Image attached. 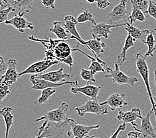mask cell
<instances>
[{
    "label": "cell",
    "instance_id": "cell-1",
    "mask_svg": "<svg viewBox=\"0 0 156 138\" xmlns=\"http://www.w3.org/2000/svg\"><path fill=\"white\" fill-rule=\"evenodd\" d=\"M29 39L32 41L38 42L45 47V59L51 61H58L62 63L64 59L71 55L72 48L66 43L69 40L52 39L45 38L38 39L34 35H30Z\"/></svg>",
    "mask_w": 156,
    "mask_h": 138
},
{
    "label": "cell",
    "instance_id": "cell-2",
    "mask_svg": "<svg viewBox=\"0 0 156 138\" xmlns=\"http://www.w3.org/2000/svg\"><path fill=\"white\" fill-rule=\"evenodd\" d=\"M136 71L138 73L141 77L142 78L144 83L146 85L147 94L149 97L152 106V109L154 111V114L155 115L156 119V106L154 100V96L152 94L151 88L150 84V79H149V66H148L147 59L145 56L139 52L136 55Z\"/></svg>",
    "mask_w": 156,
    "mask_h": 138
},
{
    "label": "cell",
    "instance_id": "cell-3",
    "mask_svg": "<svg viewBox=\"0 0 156 138\" xmlns=\"http://www.w3.org/2000/svg\"><path fill=\"white\" fill-rule=\"evenodd\" d=\"M69 106L66 103L62 102L58 108L53 110L48 111L43 116L37 118L36 121L37 122L43 121H48L51 123L57 125L60 127H65L68 125L70 118H68L66 114L69 111Z\"/></svg>",
    "mask_w": 156,
    "mask_h": 138
},
{
    "label": "cell",
    "instance_id": "cell-4",
    "mask_svg": "<svg viewBox=\"0 0 156 138\" xmlns=\"http://www.w3.org/2000/svg\"><path fill=\"white\" fill-rule=\"evenodd\" d=\"M120 65L117 62H115L114 69L108 67L105 69L107 74L105 75L106 78H111L113 83H116L119 85H129L132 87H134L135 84L138 82V79L135 76H128L125 74L120 69Z\"/></svg>",
    "mask_w": 156,
    "mask_h": 138
},
{
    "label": "cell",
    "instance_id": "cell-5",
    "mask_svg": "<svg viewBox=\"0 0 156 138\" xmlns=\"http://www.w3.org/2000/svg\"><path fill=\"white\" fill-rule=\"evenodd\" d=\"M79 116L83 118L86 114H94L96 115H105L108 114V108L106 106H102L98 103L97 98H90L81 106L75 108Z\"/></svg>",
    "mask_w": 156,
    "mask_h": 138
},
{
    "label": "cell",
    "instance_id": "cell-6",
    "mask_svg": "<svg viewBox=\"0 0 156 138\" xmlns=\"http://www.w3.org/2000/svg\"><path fill=\"white\" fill-rule=\"evenodd\" d=\"M28 9L19 12L13 18L5 21V24L12 25L21 33H24L27 29L33 30L34 25L26 18V15L29 13Z\"/></svg>",
    "mask_w": 156,
    "mask_h": 138
},
{
    "label": "cell",
    "instance_id": "cell-7",
    "mask_svg": "<svg viewBox=\"0 0 156 138\" xmlns=\"http://www.w3.org/2000/svg\"><path fill=\"white\" fill-rule=\"evenodd\" d=\"M30 81L32 83L33 86L31 89L33 90H42L43 89L47 88H57L62 87L65 85H74L75 87H78L79 85V82L76 80H70L62 82V83H53L49 80L42 79V78H35L34 76L32 75L30 77Z\"/></svg>",
    "mask_w": 156,
    "mask_h": 138
},
{
    "label": "cell",
    "instance_id": "cell-8",
    "mask_svg": "<svg viewBox=\"0 0 156 138\" xmlns=\"http://www.w3.org/2000/svg\"><path fill=\"white\" fill-rule=\"evenodd\" d=\"M68 125L70 126L71 129L67 132V136L70 137L74 138H84L87 136H88V133L92 131V129H99L100 125L95 126H84L78 123L72 118L69 119Z\"/></svg>",
    "mask_w": 156,
    "mask_h": 138
},
{
    "label": "cell",
    "instance_id": "cell-9",
    "mask_svg": "<svg viewBox=\"0 0 156 138\" xmlns=\"http://www.w3.org/2000/svg\"><path fill=\"white\" fill-rule=\"evenodd\" d=\"M127 3V0H120V3L114 7L112 12L108 13L111 24H116L118 22L122 20L125 22L128 21L131 13L126 9Z\"/></svg>",
    "mask_w": 156,
    "mask_h": 138
},
{
    "label": "cell",
    "instance_id": "cell-10",
    "mask_svg": "<svg viewBox=\"0 0 156 138\" xmlns=\"http://www.w3.org/2000/svg\"><path fill=\"white\" fill-rule=\"evenodd\" d=\"M35 78H42L47 80H49L53 83H62V82L70 81V80H76V78L70 75L69 74L65 73L63 71V68L59 69L56 71H51L47 73H39L36 74H33Z\"/></svg>",
    "mask_w": 156,
    "mask_h": 138
},
{
    "label": "cell",
    "instance_id": "cell-11",
    "mask_svg": "<svg viewBox=\"0 0 156 138\" xmlns=\"http://www.w3.org/2000/svg\"><path fill=\"white\" fill-rule=\"evenodd\" d=\"M60 62L58 61H51L48 59H44L43 61H40L33 63L30 66H29L27 69H25L23 71L19 73L20 77L25 75V74H36L42 73L46 70L49 69L52 66L56 65Z\"/></svg>",
    "mask_w": 156,
    "mask_h": 138
},
{
    "label": "cell",
    "instance_id": "cell-12",
    "mask_svg": "<svg viewBox=\"0 0 156 138\" xmlns=\"http://www.w3.org/2000/svg\"><path fill=\"white\" fill-rule=\"evenodd\" d=\"M17 62L14 58H10L7 62V69L5 73L2 75L1 84L7 85H13L17 82L20 78L19 73L17 71Z\"/></svg>",
    "mask_w": 156,
    "mask_h": 138
},
{
    "label": "cell",
    "instance_id": "cell-13",
    "mask_svg": "<svg viewBox=\"0 0 156 138\" xmlns=\"http://www.w3.org/2000/svg\"><path fill=\"white\" fill-rule=\"evenodd\" d=\"M154 113V110L152 109L147 114L146 116L142 117L141 119L142 122H141V125H136V126L133 127V129L136 131L140 132L143 134L144 137L146 138L147 137H151V138H156V133L155 128L152 126L151 122L150 120V117L152 114Z\"/></svg>",
    "mask_w": 156,
    "mask_h": 138
},
{
    "label": "cell",
    "instance_id": "cell-14",
    "mask_svg": "<svg viewBox=\"0 0 156 138\" xmlns=\"http://www.w3.org/2000/svg\"><path fill=\"white\" fill-rule=\"evenodd\" d=\"M84 45L86 46L88 50H90L92 53L94 54V57L97 59V61L105 66L106 63L102 59H100L101 55L105 53V48L106 44L105 42H103L101 40V38H96L90 39L85 41Z\"/></svg>",
    "mask_w": 156,
    "mask_h": 138
},
{
    "label": "cell",
    "instance_id": "cell-15",
    "mask_svg": "<svg viewBox=\"0 0 156 138\" xmlns=\"http://www.w3.org/2000/svg\"><path fill=\"white\" fill-rule=\"evenodd\" d=\"M126 23L122 24H108L105 23H100L96 25H92L91 28V35L94 39L104 37L108 39L111 33V29L118 27L126 26Z\"/></svg>",
    "mask_w": 156,
    "mask_h": 138
},
{
    "label": "cell",
    "instance_id": "cell-16",
    "mask_svg": "<svg viewBox=\"0 0 156 138\" xmlns=\"http://www.w3.org/2000/svg\"><path fill=\"white\" fill-rule=\"evenodd\" d=\"M77 24L78 22L76 19H75L72 16H66L64 18V26L67 33L71 35L70 39H75L78 42V44L84 45L85 41L82 38L77 31Z\"/></svg>",
    "mask_w": 156,
    "mask_h": 138
},
{
    "label": "cell",
    "instance_id": "cell-17",
    "mask_svg": "<svg viewBox=\"0 0 156 138\" xmlns=\"http://www.w3.org/2000/svg\"><path fill=\"white\" fill-rule=\"evenodd\" d=\"M100 104L102 106H109L110 110L112 111L128 105L126 100V94H118V93L112 94L106 99V101L100 103Z\"/></svg>",
    "mask_w": 156,
    "mask_h": 138
},
{
    "label": "cell",
    "instance_id": "cell-18",
    "mask_svg": "<svg viewBox=\"0 0 156 138\" xmlns=\"http://www.w3.org/2000/svg\"><path fill=\"white\" fill-rule=\"evenodd\" d=\"M142 117V111H141L140 108H134L128 111L119 110L116 118L118 120L122 121L123 123H126V124L130 123L132 125L133 124H134L137 120H138V119L141 120Z\"/></svg>",
    "mask_w": 156,
    "mask_h": 138
},
{
    "label": "cell",
    "instance_id": "cell-19",
    "mask_svg": "<svg viewBox=\"0 0 156 138\" xmlns=\"http://www.w3.org/2000/svg\"><path fill=\"white\" fill-rule=\"evenodd\" d=\"M101 89V87H97V86L91 85L90 83H87V85L83 87H72L70 88V92L74 94H78V93H82V94L89 97L90 98L96 99Z\"/></svg>",
    "mask_w": 156,
    "mask_h": 138
},
{
    "label": "cell",
    "instance_id": "cell-20",
    "mask_svg": "<svg viewBox=\"0 0 156 138\" xmlns=\"http://www.w3.org/2000/svg\"><path fill=\"white\" fill-rule=\"evenodd\" d=\"M126 26H125V30L128 32V34L130 35L133 39H135L136 41L137 40H140L141 42H143L145 41L143 37L145 35H147L151 32L149 30L145 29V30H141V29L134 27L133 25L130 24L128 21L126 22Z\"/></svg>",
    "mask_w": 156,
    "mask_h": 138
},
{
    "label": "cell",
    "instance_id": "cell-21",
    "mask_svg": "<svg viewBox=\"0 0 156 138\" xmlns=\"http://www.w3.org/2000/svg\"><path fill=\"white\" fill-rule=\"evenodd\" d=\"M136 42V41H135V39H133L130 35L128 34L127 37H126V39L125 40L124 47L122 48V51L121 53L118 55L117 57L116 62L119 65L122 66L126 61V59H127L126 54H127L128 51L129 49V48L134 47Z\"/></svg>",
    "mask_w": 156,
    "mask_h": 138
},
{
    "label": "cell",
    "instance_id": "cell-22",
    "mask_svg": "<svg viewBox=\"0 0 156 138\" xmlns=\"http://www.w3.org/2000/svg\"><path fill=\"white\" fill-rule=\"evenodd\" d=\"M13 108L11 107H4L2 108V110L0 111L3 119L6 126V131H5V138H9V130L12 128L13 125V115L12 114Z\"/></svg>",
    "mask_w": 156,
    "mask_h": 138
},
{
    "label": "cell",
    "instance_id": "cell-23",
    "mask_svg": "<svg viewBox=\"0 0 156 138\" xmlns=\"http://www.w3.org/2000/svg\"><path fill=\"white\" fill-rule=\"evenodd\" d=\"M9 7H12L15 9L16 11L27 10L29 8L32 11H34L32 8L31 5L35 0H5Z\"/></svg>",
    "mask_w": 156,
    "mask_h": 138
},
{
    "label": "cell",
    "instance_id": "cell-24",
    "mask_svg": "<svg viewBox=\"0 0 156 138\" xmlns=\"http://www.w3.org/2000/svg\"><path fill=\"white\" fill-rule=\"evenodd\" d=\"M47 31L54 33L58 39L69 40V36L64 23H62L60 21H55L53 23V27L47 29Z\"/></svg>",
    "mask_w": 156,
    "mask_h": 138
},
{
    "label": "cell",
    "instance_id": "cell-25",
    "mask_svg": "<svg viewBox=\"0 0 156 138\" xmlns=\"http://www.w3.org/2000/svg\"><path fill=\"white\" fill-rule=\"evenodd\" d=\"M147 20V17L142 9L136 7H132V13L128 19V22L133 25L134 22L138 21L144 22Z\"/></svg>",
    "mask_w": 156,
    "mask_h": 138
},
{
    "label": "cell",
    "instance_id": "cell-26",
    "mask_svg": "<svg viewBox=\"0 0 156 138\" xmlns=\"http://www.w3.org/2000/svg\"><path fill=\"white\" fill-rule=\"evenodd\" d=\"M142 44H147V51L146 53L145 54V57H154V48L155 45V36L152 31H151L149 34L146 36V40L144 41Z\"/></svg>",
    "mask_w": 156,
    "mask_h": 138
},
{
    "label": "cell",
    "instance_id": "cell-27",
    "mask_svg": "<svg viewBox=\"0 0 156 138\" xmlns=\"http://www.w3.org/2000/svg\"><path fill=\"white\" fill-rule=\"evenodd\" d=\"M56 93V90L54 88H47L43 89L41 90V96L37 99V100L35 102L38 105H41V104H45L48 102L51 97L54 94Z\"/></svg>",
    "mask_w": 156,
    "mask_h": 138
},
{
    "label": "cell",
    "instance_id": "cell-28",
    "mask_svg": "<svg viewBox=\"0 0 156 138\" xmlns=\"http://www.w3.org/2000/svg\"><path fill=\"white\" fill-rule=\"evenodd\" d=\"M78 23H84L86 22H91L92 25L97 24L94 19L93 14L92 13L90 10L86 9L84 12L80 13L78 17L76 18Z\"/></svg>",
    "mask_w": 156,
    "mask_h": 138
},
{
    "label": "cell",
    "instance_id": "cell-29",
    "mask_svg": "<svg viewBox=\"0 0 156 138\" xmlns=\"http://www.w3.org/2000/svg\"><path fill=\"white\" fill-rule=\"evenodd\" d=\"M80 75L83 79L86 81L87 83H96V80L94 78L95 73L92 72L91 70L89 69H83L81 70Z\"/></svg>",
    "mask_w": 156,
    "mask_h": 138
},
{
    "label": "cell",
    "instance_id": "cell-30",
    "mask_svg": "<svg viewBox=\"0 0 156 138\" xmlns=\"http://www.w3.org/2000/svg\"><path fill=\"white\" fill-rule=\"evenodd\" d=\"M150 1V0H131L132 7H136L142 9L146 15Z\"/></svg>",
    "mask_w": 156,
    "mask_h": 138
},
{
    "label": "cell",
    "instance_id": "cell-31",
    "mask_svg": "<svg viewBox=\"0 0 156 138\" xmlns=\"http://www.w3.org/2000/svg\"><path fill=\"white\" fill-rule=\"evenodd\" d=\"M90 61H92V62L90 65L89 66L88 69L91 70L92 72H93L95 74L98 72H102V73L106 72V69H104V66L101 64V63H100L96 58L93 57Z\"/></svg>",
    "mask_w": 156,
    "mask_h": 138
},
{
    "label": "cell",
    "instance_id": "cell-32",
    "mask_svg": "<svg viewBox=\"0 0 156 138\" xmlns=\"http://www.w3.org/2000/svg\"><path fill=\"white\" fill-rule=\"evenodd\" d=\"M10 94L11 92L9 90V86L5 84H1L0 85V102L1 103Z\"/></svg>",
    "mask_w": 156,
    "mask_h": 138
},
{
    "label": "cell",
    "instance_id": "cell-33",
    "mask_svg": "<svg viewBox=\"0 0 156 138\" xmlns=\"http://www.w3.org/2000/svg\"><path fill=\"white\" fill-rule=\"evenodd\" d=\"M146 16L148 17H153L156 21V2L150 0L149 6L146 12Z\"/></svg>",
    "mask_w": 156,
    "mask_h": 138
},
{
    "label": "cell",
    "instance_id": "cell-34",
    "mask_svg": "<svg viewBox=\"0 0 156 138\" xmlns=\"http://www.w3.org/2000/svg\"><path fill=\"white\" fill-rule=\"evenodd\" d=\"M16 12L14 8L12 7H9L7 8L2 9L0 11V23H5V21L7 20V17L11 12Z\"/></svg>",
    "mask_w": 156,
    "mask_h": 138
},
{
    "label": "cell",
    "instance_id": "cell-35",
    "mask_svg": "<svg viewBox=\"0 0 156 138\" xmlns=\"http://www.w3.org/2000/svg\"><path fill=\"white\" fill-rule=\"evenodd\" d=\"M43 5L47 9H55V1L56 0H40Z\"/></svg>",
    "mask_w": 156,
    "mask_h": 138
},
{
    "label": "cell",
    "instance_id": "cell-36",
    "mask_svg": "<svg viewBox=\"0 0 156 138\" xmlns=\"http://www.w3.org/2000/svg\"><path fill=\"white\" fill-rule=\"evenodd\" d=\"M48 124H49V122H48V121H44L43 123L42 126L39 128L37 136L35 138H42L43 137H47V136L45 135L46 133H45V132H44V129H45L46 127L48 125Z\"/></svg>",
    "mask_w": 156,
    "mask_h": 138
},
{
    "label": "cell",
    "instance_id": "cell-37",
    "mask_svg": "<svg viewBox=\"0 0 156 138\" xmlns=\"http://www.w3.org/2000/svg\"><path fill=\"white\" fill-rule=\"evenodd\" d=\"M126 129V123H123V124H122L121 125L118 126L117 129L114 132V133L112 134V135L110 136V138H118L119 134H120L121 132L125 131Z\"/></svg>",
    "mask_w": 156,
    "mask_h": 138
},
{
    "label": "cell",
    "instance_id": "cell-38",
    "mask_svg": "<svg viewBox=\"0 0 156 138\" xmlns=\"http://www.w3.org/2000/svg\"><path fill=\"white\" fill-rule=\"evenodd\" d=\"M96 5L99 9H104L106 8L107 7L112 5V3H110L108 0H97L96 2Z\"/></svg>",
    "mask_w": 156,
    "mask_h": 138
},
{
    "label": "cell",
    "instance_id": "cell-39",
    "mask_svg": "<svg viewBox=\"0 0 156 138\" xmlns=\"http://www.w3.org/2000/svg\"><path fill=\"white\" fill-rule=\"evenodd\" d=\"M7 69V65H5V61L3 57H0V73H1L2 75L5 73Z\"/></svg>",
    "mask_w": 156,
    "mask_h": 138
},
{
    "label": "cell",
    "instance_id": "cell-40",
    "mask_svg": "<svg viewBox=\"0 0 156 138\" xmlns=\"http://www.w3.org/2000/svg\"><path fill=\"white\" fill-rule=\"evenodd\" d=\"M142 133L137 131H135L134 132H130L128 133V136L127 138H139L140 136H141Z\"/></svg>",
    "mask_w": 156,
    "mask_h": 138
},
{
    "label": "cell",
    "instance_id": "cell-41",
    "mask_svg": "<svg viewBox=\"0 0 156 138\" xmlns=\"http://www.w3.org/2000/svg\"><path fill=\"white\" fill-rule=\"evenodd\" d=\"M7 7H9V5L5 0H0V9L1 10L7 8Z\"/></svg>",
    "mask_w": 156,
    "mask_h": 138
},
{
    "label": "cell",
    "instance_id": "cell-42",
    "mask_svg": "<svg viewBox=\"0 0 156 138\" xmlns=\"http://www.w3.org/2000/svg\"><path fill=\"white\" fill-rule=\"evenodd\" d=\"M152 32H153L154 35L155 36V48H154V52L156 51V29H154L153 31H152Z\"/></svg>",
    "mask_w": 156,
    "mask_h": 138
},
{
    "label": "cell",
    "instance_id": "cell-43",
    "mask_svg": "<svg viewBox=\"0 0 156 138\" xmlns=\"http://www.w3.org/2000/svg\"><path fill=\"white\" fill-rule=\"evenodd\" d=\"M154 84L156 86V70H154Z\"/></svg>",
    "mask_w": 156,
    "mask_h": 138
},
{
    "label": "cell",
    "instance_id": "cell-44",
    "mask_svg": "<svg viewBox=\"0 0 156 138\" xmlns=\"http://www.w3.org/2000/svg\"><path fill=\"white\" fill-rule=\"evenodd\" d=\"M87 2H88L89 3H93L96 2H97V0H87Z\"/></svg>",
    "mask_w": 156,
    "mask_h": 138
},
{
    "label": "cell",
    "instance_id": "cell-45",
    "mask_svg": "<svg viewBox=\"0 0 156 138\" xmlns=\"http://www.w3.org/2000/svg\"><path fill=\"white\" fill-rule=\"evenodd\" d=\"M84 138H100V137H96V136H87L86 137H84Z\"/></svg>",
    "mask_w": 156,
    "mask_h": 138
},
{
    "label": "cell",
    "instance_id": "cell-46",
    "mask_svg": "<svg viewBox=\"0 0 156 138\" xmlns=\"http://www.w3.org/2000/svg\"><path fill=\"white\" fill-rule=\"evenodd\" d=\"M154 100L155 104V106H156V96H154Z\"/></svg>",
    "mask_w": 156,
    "mask_h": 138
},
{
    "label": "cell",
    "instance_id": "cell-47",
    "mask_svg": "<svg viewBox=\"0 0 156 138\" xmlns=\"http://www.w3.org/2000/svg\"><path fill=\"white\" fill-rule=\"evenodd\" d=\"M42 138H52V137H43Z\"/></svg>",
    "mask_w": 156,
    "mask_h": 138
},
{
    "label": "cell",
    "instance_id": "cell-48",
    "mask_svg": "<svg viewBox=\"0 0 156 138\" xmlns=\"http://www.w3.org/2000/svg\"><path fill=\"white\" fill-rule=\"evenodd\" d=\"M70 138H74V137H70Z\"/></svg>",
    "mask_w": 156,
    "mask_h": 138
},
{
    "label": "cell",
    "instance_id": "cell-49",
    "mask_svg": "<svg viewBox=\"0 0 156 138\" xmlns=\"http://www.w3.org/2000/svg\"><path fill=\"white\" fill-rule=\"evenodd\" d=\"M155 130H156V128H155Z\"/></svg>",
    "mask_w": 156,
    "mask_h": 138
}]
</instances>
